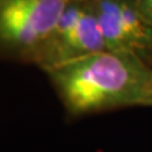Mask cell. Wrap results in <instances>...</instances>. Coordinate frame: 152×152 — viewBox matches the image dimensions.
Returning a JSON list of instances; mask_svg holds the SVG:
<instances>
[{
    "instance_id": "obj_2",
    "label": "cell",
    "mask_w": 152,
    "mask_h": 152,
    "mask_svg": "<svg viewBox=\"0 0 152 152\" xmlns=\"http://www.w3.org/2000/svg\"><path fill=\"white\" fill-rule=\"evenodd\" d=\"M70 0H0V55L31 64Z\"/></svg>"
},
{
    "instance_id": "obj_1",
    "label": "cell",
    "mask_w": 152,
    "mask_h": 152,
    "mask_svg": "<svg viewBox=\"0 0 152 152\" xmlns=\"http://www.w3.org/2000/svg\"><path fill=\"white\" fill-rule=\"evenodd\" d=\"M46 74L70 117L152 108V66L134 53L104 50Z\"/></svg>"
},
{
    "instance_id": "obj_4",
    "label": "cell",
    "mask_w": 152,
    "mask_h": 152,
    "mask_svg": "<svg viewBox=\"0 0 152 152\" xmlns=\"http://www.w3.org/2000/svg\"><path fill=\"white\" fill-rule=\"evenodd\" d=\"M107 50L129 52L148 61L152 26L137 0H93Z\"/></svg>"
},
{
    "instance_id": "obj_3",
    "label": "cell",
    "mask_w": 152,
    "mask_h": 152,
    "mask_svg": "<svg viewBox=\"0 0 152 152\" xmlns=\"http://www.w3.org/2000/svg\"><path fill=\"white\" fill-rule=\"evenodd\" d=\"M104 50L107 47L93 0H70L31 64L47 72Z\"/></svg>"
},
{
    "instance_id": "obj_5",
    "label": "cell",
    "mask_w": 152,
    "mask_h": 152,
    "mask_svg": "<svg viewBox=\"0 0 152 152\" xmlns=\"http://www.w3.org/2000/svg\"><path fill=\"white\" fill-rule=\"evenodd\" d=\"M137 1H138L141 9L143 10L145 15L152 26V0H137Z\"/></svg>"
}]
</instances>
